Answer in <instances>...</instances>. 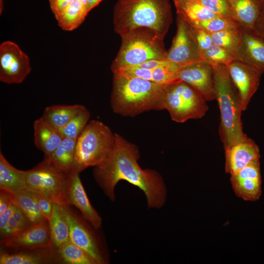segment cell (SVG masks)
Returning <instances> with one entry per match:
<instances>
[{
  "label": "cell",
  "mask_w": 264,
  "mask_h": 264,
  "mask_svg": "<svg viewBox=\"0 0 264 264\" xmlns=\"http://www.w3.org/2000/svg\"><path fill=\"white\" fill-rule=\"evenodd\" d=\"M138 147L115 133L114 147L107 159L95 166L94 177L105 194L113 201L117 183L126 180L144 193L149 208L159 209L167 199V188L162 177L156 171L142 169L138 164Z\"/></svg>",
  "instance_id": "obj_1"
},
{
  "label": "cell",
  "mask_w": 264,
  "mask_h": 264,
  "mask_svg": "<svg viewBox=\"0 0 264 264\" xmlns=\"http://www.w3.org/2000/svg\"><path fill=\"white\" fill-rule=\"evenodd\" d=\"M110 104L123 116L134 117L145 111L164 110L163 94L167 85L113 72Z\"/></svg>",
  "instance_id": "obj_2"
},
{
  "label": "cell",
  "mask_w": 264,
  "mask_h": 264,
  "mask_svg": "<svg viewBox=\"0 0 264 264\" xmlns=\"http://www.w3.org/2000/svg\"><path fill=\"white\" fill-rule=\"evenodd\" d=\"M115 32L121 37L139 28L165 36L173 22L170 0H117L113 10Z\"/></svg>",
  "instance_id": "obj_3"
},
{
  "label": "cell",
  "mask_w": 264,
  "mask_h": 264,
  "mask_svg": "<svg viewBox=\"0 0 264 264\" xmlns=\"http://www.w3.org/2000/svg\"><path fill=\"white\" fill-rule=\"evenodd\" d=\"M212 66L215 99L218 103L220 116L219 133L225 152L248 137L243 131L242 104L227 66Z\"/></svg>",
  "instance_id": "obj_4"
},
{
  "label": "cell",
  "mask_w": 264,
  "mask_h": 264,
  "mask_svg": "<svg viewBox=\"0 0 264 264\" xmlns=\"http://www.w3.org/2000/svg\"><path fill=\"white\" fill-rule=\"evenodd\" d=\"M164 37L147 27H139L129 32L121 37V46L111 65V71L151 60H166Z\"/></svg>",
  "instance_id": "obj_5"
},
{
  "label": "cell",
  "mask_w": 264,
  "mask_h": 264,
  "mask_svg": "<svg viewBox=\"0 0 264 264\" xmlns=\"http://www.w3.org/2000/svg\"><path fill=\"white\" fill-rule=\"evenodd\" d=\"M115 133L103 122L89 121L77 139L73 169L77 172L103 163L112 151Z\"/></svg>",
  "instance_id": "obj_6"
},
{
  "label": "cell",
  "mask_w": 264,
  "mask_h": 264,
  "mask_svg": "<svg viewBox=\"0 0 264 264\" xmlns=\"http://www.w3.org/2000/svg\"><path fill=\"white\" fill-rule=\"evenodd\" d=\"M163 102L164 109L168 110L172 120L177 123L200 118L208 110L204 97L182 81L166 86Z\"/></svg>",
  "instance_id": "obj_7"
},
{
  "label": "cell",
  "mask_w": 264,
  "mask_h": 264,
  "mask_svg": "<svg viewBox=\"0 0 264 264\" xmlns=\"http://www.w3.org/2000/svg\"><path fill=\"white\" fill-rule=\"evenodd\" d=\"M24 173L28 188L53 203L67 205L65 191L68 174L56 167L48 157L44 156L42 162Z\"/></svg>",
  "instance_id": "obj_8"
},
{
  "label": "cell",
  "mask_w": 264,
  "mask_h": 264,
  "mask_svg": "<svg viewBox=\"0 0 264 264\" xmlns=\"http://www.w3.org/2000/svg\"><path fill=\"white\" fill-rule=\"evenodd\" d=\"M31 70L30 59L16 43L7 41L0 45V80L8 84L22 83Z\"/></svg>",
  "instance_id": "obj_9"
},
{
  "label": "cell",
  "mask_w": 264,
  "mask_h": 264,
  "mask_svg": "<svg viewBox=\"0 0 264 264\" xmlns=\"http://www.w3.org/2000/svg\"><path fill=\"white\" fill-rule=\"evenodd\" d=\"M166 60L185 66L203 61L191 27L176 15V31Z\"/></svg>",
  "instance_id": "obj_10"
},
{
  "label": "cell",
  "mask_w": 264,
  "mask_h": 264,
  "mask_svg": "<svg viewBox=\"0 0 264 264\" xmlns=\"http://www.w3.org/2000/svg\"><path fill=\"white\" fill-rule=\"evenodd\" d=\"M68 206L62 207L69 226V240L87 252L97 264H105L106 259L96 235Z\"/></svg>",
  "instance_id": "obj_11"
},
{
  "label": "cell",
  "mask_w": 264,
  "mask_h": 264,
  "mask_svg": "<svg viewBox=\"0 0 264 264\" xmlns=\"http://www.w3.org/2000/svg\"><path fill=\"white\" fill-rule=\"evenodd\" d=\"M227 67L231 81L237 90L242 110H245L258 89L262 74L254 68L237 61L232 62Z\"/></svg>",
  "instance_id": "obj_12"
},
{
  "label": "cell",
  "mask_w": 264,
  "mask_h": 264,
  "mask_svg": "<svg viewBox=\"0 0 264 264\" xmlns=\"http://www.w3.org/2000/svg\"><path fill=\"white\" fill-rule=\"evenodd\" d=\"M234 193L245 201H255L262 194L260 160H254L238 172L230 175Z\"/></svg>",
  "instance_id": "obj_13"
},
{
  "label": "cell",
  "mask_w": 264,
  "mask_h": 264,
  "mask_svg": "<svg viewBox=\"0 0 264 264\" xmlns=\"http://www.w3.org/2000/svg\"><path fill=\"white\" fill-rule=\"evenodd\" d=\"M0 244L9 248L29 250L54 247L48 220L32 225L18 234L0 240Z\"/></svg>",
  "instance_id": "obj_14"
},
{
  "label": "cell",
  "mask_w": 264,
  "mask_h": 264,
  "mask_svg": "<svg viewBox=\"0 0 264 264\" xmlns=\"http://www.w3.org/2000/svg\"><path fill=\"white\" fill-rule=\"evenodd\" d=\"M79 173L72 169L68 175L66 185V198L68 205H73L81 212L84 219L92 227H101L102 219L91 205L81 182Z\"/></svg>",
  "instance_id": "obj_15"
},
{
  "label": "cell",
  "mask_w": 264,
  "mask_h": 264,
  "mask_svg": "<svg viewBox=\"0 0 264 264\" xmlns=\"http://www.w3.org/2000/svg\"><path fill=\"white\" fill-rule=\"evenodd\" d=\"M178 78L196 90L206 101L215 99L214 69L209 63L201 61L183 66Z\"/></svg>",
  "instance_id": "obj_16"
},
{
  "label": "cell",
  "mask_w": 264,
  "mask_h": 264,
  "mask_svg": "<svg viewBox=\"0 0 264 264\" xmlns=\"http://www.w3.org/2000/svg\"><path fill=\"white\" fill-rule=\"evenodd\" d=\"M242 37L235 52V61L264 73V40L253 29L241 27Z\"/></svg>",
  "instance_id": "obj_17"
},
{
  "label": "cell",
  "mask_w": 264,
  "mask_h": 264,
  "mask_svg": "<svg viewBox=\"0 0 264 264\" xmlns=\"http://www.w3.org/2000/svg\"><path fill=\"white\" fill-rule=\"evenodd\" d=\"M225 153V171L233 175L243 168L251 162L260 159V150L255 142L248 138L237 144Z\"/></svg>",
  "instance_id": "obj_18"
},
{
  "label": "cell",
  "mask_w": 264,
  "mask_h": 264,
  "mask_svg": "<svg viewBox=\"0 0 264 264\" xmlns=\"http://www.w3.org/2000/svg\"><path fill=\"white\" fill-rule=\"evenodd\" d=\"M61 262L55 247L31 250L16 253L1 252L0 264H43Z\"/></svg>",
  "instance_id": "obj_19"
},
{
  "label": "cell",
  "mask_w": 264,
  "mask_h": 264,
  "mask_svg": "<svg viewBox=\"0 0 264 264\" xmlns=\"http://www.w3.org/2000/svg\"><path fill=\"white\" fill-rule=\"evenodd\" d=\"M34 142L44 156L50 155L64 139L59 131L45 121L42 117L33 124Z\"/></svg>",
  "instance_id": "obj_20"
},
{
  "label": "cell",
  "mask_w": 264,
  "mask_h": 264,
  "mask_svg": "<svg viewBox=\"0 0 264 264\" xmlns=\"http://www.w3.org/2000/svg\"><path fill=\"white\" fill-rule=\"evenodd\" d=\"M232 17L242 27L253 29L259 15L261 0H225Z\"/></svg>",
  "instance_id": "obj_21"
},
{
  "label": "cell",
  "mask_w": 264,
  "mask_h": 264,
  "mask_svg": "<svg viewBox=\"0 0 264 264\" xmlns=\"http://www.w3.org/2000/svg\"><path fill=\"white\" fill-rule=\"evenodd\" d=\"M28 188L24 171L13 166L0 153V189L15 194Z\"/></svg>",
  "instance_id": "obj_22"
},
{
  "label": "cell",
  "mask_w": 264,
  "mask_h": 264,
  "mask_svg": "<svg viewBox=\"0 0 264 264\" xmlns=\"http://www.w3.org/2000/svg\"><path fill=\"white\" fill-rule=\"evenodd\" d=\"M11 195L12 202L22 210L32 224L47 220L40 209L38 194L26 188Z\"/></svg>",
  "instance_id": "obj_23"
},
{
  "label": "cell",
  "mask_w": 264,
  "mask_h": 264,
  "mask_svg": "<svg viewBox=\"0 0 264 264\" xmlns=\"http://www.w3.org/2000/svg\"><path fill=\"white\" fill-rule=\"evenodd\" d=\"M86 107L82 105H52L46 107L42 116L58 130L65 126Z\"/></svg>",
  "instance_id": "obj_24"
},
{
  "label": "cell",
  "mask_w": 264,
  "mask_h": 264,
  "mask_svg": "<svg viewBox=\"0 0 264 264\" xmlns=\"http://www.w3.org/2000/svg\"><path fill=\"white\" fill-rule=\"evenodd\" d=\"M176 15L188 23L203 21L218 16L198 0L174 1Z\"/></svg>",
  "instance_id": "obj_25"
},
{
  "label": "cell",
  "mask_w": 264,
  "mask_h": 264,
  "mask_svg": "<svg viewBox=\"0 0 264 264\" xmlns=\"http://www.w3.org/2000/svg\"><path fill=\"white\" fill-rule=\"evenodd\" d=\"M50 237L53 246L58 249L69 240V228L62 206L53 203L51 216L48 220Z\"/></svg>",
  "instance_id": "obj_26"
},
{
  "label": "cell",
  "mask_w": 264,
  "mask_h": 264,
  "mask_svg": "<svg viewBox=\"0 0 264 264\" xmlns=\"http://www.w3.org/2000/svg\"><path fill=\"white\" fill-rule=\"evenodd\" d=\"M77 139L64 138L60 145L49 156L58 169L69 174L73 167Z\"/></svg>",
  "instance_id": "obj_27"
},
{
  "label": "cell",
  "mask_w": 264,
  "mask_h": 264,
  "mask_svg": "<svg viewBox=\"0 0 264 264\" xmlns=\"http://www.w3.org/2000/svg\"><path fill=\"white\" fill-rule=\"evenodd\" d=\"M88 13L87 7L79 0H74L56 19L63 30L72 31L83 22Z\"/></svg>",
  "instance_id": "obj_28"
},
{
  "label": "cell",
  "mask_w": 264,
  "mask_h": 264,
  "mask_svg": "<svg viewBox=\"0 0 264 264\" xmlns=\"http://www.w3.org/2000/svg\"><path fill=\"white\" fill-rule=\"evenodd\" d=\"M61 262L68 264H97L96 261L87 252L70 240L62 244L58 249Z\"/></svg>",
  "instance_id": "obj_29"
},
{
  "label": "cell",
  "mask_w": 264,
  "mask_h": 264,
  "mask_svg": "<svg viewBox=\"0 0 264 264\" xmlns=\"http://www.w3.org/2000/svg\"><path fill=\"white\" fill-rule=\"evenodd\" d=\"M201 54L203 61L212 66L223 65L227 66L235 61V52L213 44L206 49L201 51Z\"/></svg>",
  "instance_id": "obj_30"
},
{
  "label": "cell",
  "mask_w": 264,
  "mask_h": 264,
  "mask_svg": "<svg viewBox=\"0 0 264 264\" xmlns=\"http://www.w3.org/2000/svg\"><path fill=\"white\" fill-rule=\"evenodd\" d=\"M32 225L24 213L16 205L9 220L2 229H0V240L18 234Z\"/></svg>",
  "instance_id": "obj_31"
},
{
  "label": "cell",
  "mask_w": 264,
  "mask_h": 264,
  "mask_svg": "<svg viewBox=\"0 0 264 264\" xmlns=\"http://www.w3.org/2000/svg\"><path fill=\"white\" fill-rule=\"evenodd\" d=\"M213 44L236 52L241 42V26L210 34Z\"/></svg>",
  "instance_id": "obj_32"
},
{
  "label": "cell",
  "mask_w": 264,
  "mask_h": 264,
  "mask_svg": "<svg viewBox=\"0 0 264 264\" xmlns=\"http://www.w3.org/2000/svg\"><path fill=\"white\" fill-rule=\"evenodd\" d=\"M90 117L89 111L85 108L59 131L64 138L77 139L89 122Z\"/></svg>",
  "instance_id": "obj_33"
},
{
  "label": "cell",
  "mask_w": 264,
  "mask_h": 264,
  "mask_svg": "<svg viewBox=\"0 0 264 264\" xmlns=\"http://www.w3.org/2000/svg\"><path fill=\"white\" fill-rule=\"evenodd\" d=\"M182 67L168 60L163 65L153 69V81L160 84L169 85L180 81L178 75Z\"/></svg>",
  "instance_id": "obj_34"
},
{
  "label": "cell",
  "mask_w": 264,
  "mask_h": 264,
  "mask_svg": "<svg viewBox=\"0 0 264 264\" xmlns=\"http://www.w3.org/2000/svg\"><path fill=\"white\" fill-rule=\"evenodd\" d=\"M188 24L192 27L204 30L210 34L241 26L238 23L233 20L219 16Z\"/></svg>",
  "instance_id": "obj_35"
},
{
  "label": "cell",
  "mask_w": 264,
  "mask_h": 264,
  "mask_svg": "<svg viewBox=\"0 0 264 264\" xmlns=\"http://www.w3.org/2000/svg\"><path fill=\"white\" fill-rule=\"evenodd\" d=\"M199 1L218 16L234 21L225 0H202Z\"/></svg>",
  "instance_id": "obj_36"
},
{
  "label": "cell",
  "mask_w": 264,
  "mask_h": 264,
  "mask_svg": "<svg viewBox=\"0 0 264 264\" xmlns=\"http://www.w3.org/2000/svg\"><path fill=\"white\" fill-rule=\"evenodd\" d=\"M190 26L201 51L206 49L213 44L210 33L201 29Z\"/></svg>",
  "instance_id": "obj_37"
},
{
  "label": "cell",
  "mask_w": 264,
  "mask_h": 264,
  "mask_svg": "<svg viewBox=\"0 0 264 264\" xmlns=\"http://www.w3.org/2000/svg\"><path fill=\"white\" fill-rule=\"evenodd\" d=\"M48 0L51 10L56 18L74 0Z\"/></svg>",
  "instance_id": "obj_38"
},
{
  "label": "cell",
  "mask_w": 264,
  "mask_h": 264,
  "mask_svg": "<svg viewBox=\"0 0 264 264\" xmlns=\"http://www.w3.org/2000/svg\"><path fill=\"white\" fill-rule=\"evenodd\" d=\"M38 199L41 211L44 217L48 221L51 216L54 203L40 195H39Z\"/></svg>",
  "instance_id": "obj_39"
},
{
  "label": "cell",
  "mask_w": 264,
  "mask_h": 264,
  "mask_svg": "<svg viewBox=\"0 0 264 264\" xmlns=\"http://www.w3.org/2000/svg\"><path fill=\"white\" fill-rule=\"evenodd\" d=\"M253 30L264 40V0H261L259 15L254 25Z\"/></svg>",
  "instance_id": "obj_40"
},
{
  "label": "cell",
  "mask_w": 264,
  "mask_h": 264,
  "mask_svg": "<svg viewBox=\"0 0 264 264\" xmlns=\"http://www.w3.org/2000/svg\"><path fill=\"white\" fill-rule=\"evenodd\" d=\"M12 202L11 193L7 191L0 189V214L6 210Z\"/></svg>",
  "instance_id": "obj_41"
},
{
  "label": "cell",
  "mask_w": 264,
  "mask_h": 264,
  "mask_svg": "<svg viewBox=\"0 0 264 264\" xmlns=\"http://www.w3.org/2000/svg\"><path fill=\"white\" fill-rule=\"evenodd\" d=\"M15 206L16 205L12 202L6 210L0 214V229H2L9 220L14 212Z\"/></svg>",
  "instance_id": "obj_42"
},
{
  "label": "cell",
  "mask_w": 264,
  "mask_h": 264,
  "mask_svg": "<svg viewBox=\"0 0 264 264\" xmlns=\"http://www.w3.org/2000/svg\"><path fill=\"white\" fill-rule=\"evenodd\" d=\"M103 0H87L88 9L89 12L95 7L97 6Z\"/></svg>",
  "instance_id": "obj_43"
},
{
  "label": "cell",
  "mask_w": 264,
  "mask_h": 264,
  "mask_svg": "<svg viewBox=\"0 0 264 264\" xmlns=\"http://www.w3.org/2000/svg\"><path fill=\"white\" fill-rule=\"evenodd\" d=\"M83 5H84L88 9V3L87 0H79ZM89 12V11H88Z\"/></svg>",
  "instance_id": "obj_44"
},
{
  "label": "cell",
  "mask_w": 264,
  "mask_h": 264,
  "mask_svg": "<svg viewBox=\"0 0 264 264\" xmlns=\"http://www.w3.org/2000/svg\"><path fill=\"white\" fill-rule=\"evenodd\" d=\"M3 9V0H0V14L2 12Z\"/></svg>",
  "instance_id": "obj_45"
},
{
  "label": "cell",
  "mask_w": 264,
  "mask_h": 264,
  "mask_svg": "<svg viewBox=\"0 0 264 264\" xmlns=\"http://www.w3.org/2000/svg\"><path fill=\"white\" fill-rule=\"evenodd\" d=\"M173 0L174 1L182 0ZM198 0V1H201V0Z\"/></svg>",
  "instance_id": "obj_46"
}]
</instances>
